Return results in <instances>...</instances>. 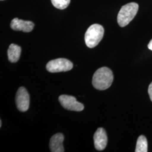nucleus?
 <instances>
[{
  "mask_svg": "<svg viewBox=\"0 0 152 152\" xmlns=\"http://www.w3.org/2000/svg\"><path fill=\"white\" fill-rule=\"evenodd\" d=\"M113 81L112 71L107 67H102L96 71L92 77V85L99 90H105L111 86Z\"/></svg>",
  "mask_w": 152,
  "mask_h": 152,
  "instance_id": "1",
  "label": "nucleus"
},
{
  "mask_svg": "<svg viewBox=\"0 0 152 152\" xmlns=\"http://www.w3.org/2000/svg\"><path fill=\"white\" fill-rule=\"evenodd\" d=\"M139 10V5L135 2H131L123 6L118 12L117 22L120 27L127 26L136 16Z\"/></svg>",
  "mask_w": 152,
  "mask_h": 152,
  "instance_id": "2",
  "label": "nucleus"
},
{
  "mask_svg": "<svg viewBox=\"0 0 152 152\" xmlns=\"http://www.w3.org/2000/svg\"><path fill=\"white\" fill-rule=\"evenodd\" d=\"M104 33V29L101 25H91L87 29L85 35V41L87 47L93 48L96 46L103 37Z\"/></svg>",
  "mask_w": 152,
  "mask_h": 152,
  "instance_id": "3",
  "label": "nucleus"
},
{
  "mask_svg": "<svg viewBox=\"0 0 152 152\" xmlns=\"http://www.w3.org/2000/svg\"><path fill=\"white\" fill-rule=\"evenodd\" d=\"M73 66V63L71 61L64 58H59L48 62L46 69L50 73H58L70 71Z\"/></svg>",
  "mask_w": 152,
  "mask_h": 152,
  "instance_id": "4",
  "label": "nucleus"
},
{
  "mask_svg": "<svg viewBox=\"0 0 152 152\" xmlns=\"http://www.w3.org/2000/svg\"><path fill=\"white\" fill-rule=\"evenodd\" d=\"M59 101L64 108L69 110L80 112L83 110V104L78 102L76 98L72 96L62 95L59 97Z\"/></svg>",
  "mask_w": 152,
  "mask_h": 152,
  "instance_id": "5",
  "label": "nucleus"
},
{
  "mask_svg": "<svg viewBox=\"0 0 152 152\" xmlns=\"http://www.w3.org/2000/svg\"><path fill=\"white\" fill-rule=\"evenodd\" d=\"M29 95L27 90L24 87H19L16 92L15 103L19 110L21 112L27 111L29 107Z\"/></svg>",
  "mask_w": 152,
  "mask_h": 152,
  "instance_id": "6",
  "label": "nucleus"
},
{
  "mask_svg": "<svg viewBox=\"0 0 152 152\" xmlns=\"http://www.w3.org/2000/svg\"><path fill=\"white\" fill-rule=\"evenodd\" d=\"M10 26L14 31L30 32L33 29L34 24L31 21L24 20L15 18L11 21Z\"/></svg>",
  "mask_w": 152,
  "mask_h": 152,
  "instance_id": "7",
  "label": "nucleus"
},
{
  "mask_svg": "<svg viewBox=\"0 0 152 152\" xmlns=\"http://www.w3.org/2000/svg\"><path fill=\"white\" fill-rule=\"evenodd\" d=\"M94 145L98 151H103L107 145L108 138L107 133L103 128H99L94 135Z\"/></svg>",
  "mask_w": 152,
  "mask_h": 152,
  "instance_id": "8",
  "label": "nucleus"
},
{
  "mask_svg": "<svg viewBox=\"0 0 152 152\" xmlns=\"http://www.w3.org/2000/svg\"><path fill=\"white\" fill-rule=\"evenodd\" d=\"M64 139V135L61 133H58L52 136L50 141V149L51 152H64L63 145Z\"/></svg>",
  "mask_w": 152,
  "mask_h": 152,
  "instance_id": "9",
  "label": "nucleus"
},
{
  "mask_svg": "<svg viewBox=\"0 0 152 152\" xmlns=\"http://www.w3.org/2000/svg\"><path fill=\"white\" fill-rule=\"evenodd\" d=\"M21 48L15 44H12L10 45L7 50L8 59L11 63H16L20 56Z\"/></svg>",
  "mask_w": 152,
  "mask_h": 152,
  "instance_id": "10",
  "label": "nucleus"
},
{
  "mask_svg": "<svg viewBox=\"0 0 152 152\" xmlns=\"http://www.w3.org/2000/svg\"><path fill=\"white\" fill-rule=\"evenodd\" d=\"M135 152H148V141L145 136L141 135L137 139V142H136Z\"/></svg>",
  "mask_w": 152,
  "mask_h": 152,
  "instance_id": "11",
  "label": "nucleus"
},
{
  "mask_svg": "<svg viewBox=\"0 0 152 152\" xmlns=\"http://www.w3.org/2000/svg\"><path fill=\"white\" fill-rule=\"evenodd\" d=\"M53 5L58 9L63 10L69 5L71 0H51Z\"/></svg>",
  "mask_w": 152,
  "mask_h": 152,
  "instance_id": "12",
  "label": "nucleus"
},
{
  "mask_svg": "<svg viewBox=\"0 0 152 152\" xmlns=\"http://www.w3.org/2000/svg\"><path fill=\"white\" fill-rule=\"evenodd\" d=\"M148 94H149L150 99L152 102V82L148 87Z\"/></svg>",
  "mask_w": 152,
  "mask_h": 152,
  "instance_id": "13",
  "label": "nucleus"
},
{
  "mask_svg": "<svg viewBox=\"0 0 152 152\" xmlns=\"http://www.w3.org/2000/svg\"><path fill=\"white\" fill-rule=\"evenodd\" d=\"M148 49L152 51V39L151 40V41L149 42V44H148Z\"/></svg>",
  "mask_w": 152,
  "mask_h": 152,
  "instance_id": "14",
  "label": "nucleus"
},
{
  "mask_svg": "<svg viewBox=\"0 0 152 152\" xmlns=\"http://www.w3.org/2000/svg\"><path fill=\"white\" fill-rule=\"evenodd\" d=\"M1 126H2V121H1V120L0 121V127H1Z\"/></svg>",
  "mask_w": 152,
  "mask_h": 152,
  "instance_id": "15",
  "label": "nucleus"
},
{
  "mask_svg": "<svg viewBox=\"0 0 152 152\" xmlns=\"http://www.w3.org/2000/svg\"><path fill=\"white\" fill-rule=\"evenodd\" d=\"M1 1H3V0H1Z\"/></svg>",
  "mask_w": 152,
  "mask_h": 152,
  "instance_id": "16",
  "label": "nucleus"
}]
</instances>
